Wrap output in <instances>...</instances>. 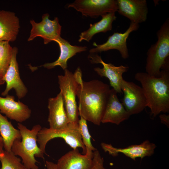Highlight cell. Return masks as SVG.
<instances>
[{
	"instance_id": "cell-1",
	"label": "cell",
	"mask_w": 169,
	"mask_h": 169,
	"mask_svg": "<svg viewBox=\"0 0 169 169\" xmlns=\"http://www.w3.org/2000/svg\"><path fill=\"white\" fill-rule=\"evenodd\" d=\"M76 96L79 100V115L100 125L111 89L108 84L97 79L84 81L80 69L78 70Z\"/></svg>"
},
{
	"instance_id": "cell-2",
	"label": "cell",
	"mask_w": 169,
	"mask_h": 169,
	"mask_svg": "<svg viewBox=\"0 0 169 169\" xmlns=\"http://www.w3.org/2000/svg\"><path fill=\"white\" fill-rule=\"evenodd\" d=\"M161 72L159 77L143 72H137L134 76L141 84L153 118L161 112H169V68L161 69Z\"/></svg>"
},
{
	"instance_id": "cell-3",
	"label": "cell",
	"mask_w": 169,
	"mask_h": 169,
	"mask_svg": "<svg viewBox=\"0 0 169 169\" xmlns=\"http://www.w3.org/2000/svg\"><path fill=\"white\" fill-rule=\"evenodd\" d=\"M22 139L15 140L11 151L21 157L22 163L27 169H38L35 157L44 158V154L37 144V135L42 128L39 124L34 125L32 129H28L21 123H18Z\"/></svg>"
},
{
	"instance_id": "cell-4",
	"label": "cell",
	"mask_w": 169,
	"mask_h": 169,
	"mask_svg": "<svg viewBox=\"0 0 169 169\" xmlns=\"http://www.w3.org/2000/svg\"><path fill=\"white\" fill-rule=\"evenodd\" d=\"M157 40L147 53L146 73L155 77L161 75V69L169 56V19H167L156 33Z\"/></svg>"
},
{
	"instance_id": "cell-5",
	"label": "cell",
	"mask_w": 169,
	"mask_h": 169,
	"mask_svg": "<svg viewBox=\"0 0 169 169\" xmlns=\"http://www.w3.org/2000/svg\"><path fill=\"white\" fill-rule=\"evenodd\" d=\"M64 75L58 76V83L63 99L67 115L70 123L78 124L79 120L78 107L76 101L78 85V70L73 74L67 69Z\"/></svg>"
},
{
	"instance_id": "cell-6",
	"label": "cell",
	"mask_w": 169,
	"mask_h": 169,
	"mask_svg": "<svg viewBox=\"0 0 169 169\" xmlns=\"http://www.w3.org/2000/svg\"><path fill=\"white\" fill-rule=\"evenodd\" d=\"M56 138H63L73 149L78 147L83 150V154H85V147L82 141L78 128V123H69L68 126L63 129L55 130L44 127L38 132L37 142L42 151L46 154L45 148L48 142Z\"/></svg>"
},
{
	"instance_id": "cell-7",
	"label": "cell",
	"mask_w": 169,
	"mask_h": 169,
	"mask_svg": "<svg viewBox=\"0 0 169 169\" xmlns=\"http://www.w3.org/2000/svg\"><path fill=\"white\" fill-rule=\"evenodd\" d=\"M121 88L124 93L121 103L131 115L141 112L147 107L146 98L141 87L123 79Z\"/></svg>"
},
{
	"instance_id": "cell-8",
	"label": "cell",
	"mask_w": 169,
	"mask_h": 169,
	"mask_svg": "<svg viewBox=\"0 0 169 169\" xmlns=\"http://www.w3.org/2000/svg\"><path fill=\"white\" fill-rule=\"evenodd\" d=\"M80 12L83 16L96 18L110 13L117 11L116 0H76L68 5Z\"/></svg>"
},
{
	"instance_id": "cell-9",
	"label": "cell",
	"mask_w": 169,
	"mask_h": 169,
	"mask_svg": "<svg viewBox=\"0 0 169 169\" xmlns=\"http://www.w3.org/2000/svg\"><path fill=\"white\" fill-rule=\"evenodd\" d=\"M49 14L43 15L42 21L36 23L34 20L30 21L32 28L28 41L33 40L38 37L42 38L44 44L54 41L61 37L62 26L59 23L58 18L56 17L53 20L49 19Z\"/></svg>"
},
{
	"instance_id": "cell-10",
	"label": "cell",
	"mask_w": 169,
	"mask_h": 169,
	"mask_svg": "<svg viewBox=\"0 0 169 169\" xmlns=\"http://www.w3.org/2000/svg\"><path fill=\"white\" fill-rule=\"evenodd\" d=\"M139 27V24L131 22L129 28L124 33H114L108 37L105 43L102 44H97L94 43L93 45L95 47L90 49L89 52L90 54H96L111 49H116L119 52L122 58L127 59L129 54L126 40L130 33L137 30Z\"/></svg>"
},
{
	"instance_id": "cell-11",
	"label": "cell",
	"mask_w": 169,
	"mask_h": 169,
	"mask_svg": "<svg viewBox=\"0 0 169 169\" xmlns=\"http://www.w3.org/2000/svg\"><path fill=\"white\" fill-rule=\"evenodd\" d=\"M88 57L91 58L90 61L92 63H100L103 65L102 68L96 67L94 69L97 74L101 77L107 78L112 89L117 93H122L121 85L123 79L122 75L128 71L129 67L122 65L116 66L111 63H106L96 54H90Z\"/></svg>"
},
{
	"instance_id": "cell-12",
	"label": "cell",
	"mask_w": 169,
	"mask_h": 169,
	"mask_svg": "<svg viewBox=\"0 0 169 169\" xmlns=\"http://www.w3.org/2000/svg\"><path fill=\"white\" fill-rule=\"evenodd\" d=\"M18 52L17 47L13 48L9 67L3 80L6 82V87L1 93L5 96L8 95L9 91L14 89L19 99L24 97L27 94L28 89L20 78L18 64L17 60Z\"/></svg>"
},
{
	"instance_id": "cell-13",
	"label": "cell",
	"mask_w": 169,
	"mask_h": 169,
	"mask_svg": "<svg viewBox=\"0 0 169 169\" xmlns=\"http://www.w3.org/2000/svg\"><path fill=\"white\" fill-rule=\"evenodd\" d=\"M102 148L105 152L113 156H118L119 153H122L134 161L137 158L143 159L146 157L152 155L156 148L154 143L146 140L138 145H133L125 148H116L111 144L104 142L100 144Z\"/></svg>"
},
{
	"instance_id": "cell-14",
	"label": "cell",
	"mask_w": 169,
	"mask_h": 169,
	"mask_svg": "<svg viewBox=\"0 0 169 169\" xmlns=\"http://www.w3.org/2000/svg\"><path fill=\"white\" fill-rule=\"evenodd\" d=\"M117 12L131 22L139 24L146 21L148 8L146 0H116Z\"/></svg>"
},
{
	"instance_id": "cell-15",
	"label": "cell",
	"mask_w": 169,
	"mask_h": 169,
	"mask_svg": "<svg viewBox=\"0 0 169 169\" xmlns=\"http://www.w3.org/2000/svg\"><path fill=\"white\" fill-rule=\"evenodd\" d=\"M0 112L11 120L21 123L28 119L31 110L19 100H15V97L7 95L5 97L0 96Z\"/></svg>"
},
{
	"instance_id": "cell-16",
	"label": "cell",
	"mask_w": 169,
	"mask_h": 169,
	"mask_svg": "<svg viewBox=\"0 0 169 169\" xmlns=\"http://www.w3.org/2000/svg\"><path fill=\"white\" fill-rule=\"evenodd\" d=\"M49 114L48 121L49 128L59 130L66 127L69 122L64 106L62 95L60 92L57 96L48 99Z\"/></svg>"
},
{
	"instance_id": "cell-17",
	"label": "cell",
	"mask_w": 169,
	"mask_h": 169,
	"mask_svg": "<svg viewBox=\"0 0 169 169\" xmlns=\"http://www.w3.org/2000/svg\"><path fill=\"white\" fill-rule=\"evenodd\" d=\"M117 93L114 89H111L101 123H110L118 125L128 120L130 116V114L119 101Z\"/></svg>"
},
{
	"instance_id": "cell-18",
	"label": "cell",
	"mask_w": 169,
	"mask_h": 169,
	"mask_svg": "<svg viewBox=\"0 0 169 169\" xmlns=\"http://www.w3.org/2000/svg\"><path fill=\"white\" fill-rule=\"evenodd\" d=\"M19 29V19L15 13L0 10V41H14Z\"/></svg>"
},
{
	"instance_id": "cell-19",
	"label": "cell",
	"mask_w": 169,
	"mask_h": 169,
	"mask_svg": "<svg viewBox=\"0 0 169 169\" xmlns=\"http://www.w3.org/2000/svg\"><path fill=\"white\" fill-rule=\"evenodd\" d=\"M93 156L82 155L78 149H73L62 156L58 160V169H90Z\"/></svg>"
},
{
	"instance_id": "cell-20",
	"label": "cell",
	"mask_w": 169,
	"mask_h": 169,
	"mask_svg": "<svg viewBox=\"0 0 169 169\" xmlns=\"http://www.w3.org/2000/svg\"><path fill=\"white\" fill-rule=\"evenodd\" d=\"M59 45L60 49V54L59 58L55 61L50 63H47L42 66L48 69H51L57 66H59L64 70L67 67L68 60L75 55L77 53L85 51L87 49L86 46H74L61 37L54 41Z\"/></svg>"
},
{
	"instance_id": "cell-21",
	"label": "cell",
	"mask_w": 169,
	"mask_h": 169,
	"mask_svg": "<svg viewBox=\"0 0 169 169\" xmlns=\"http://www.w3.org/2000/svg\"><path fill=\"white\" fill-rule=\"evenodd\" d=\"M101 16L102 18L100 21L91 23L87 30L81 33L79 42L84 40L89 42L95 34L100 32L105 33L112 30V23L117 18L115 13H108Z\"/></svg>"
},
{
	"instance_id": "cell-22",
	"label": "cell",
	"mask_w": 169,
	"mask_h": 169,
	"mask_svg": "<svg viewBox=\"0 0 169 169\" xmlns=\"http://www.w3.org/2000/svg\"><path fill=\"white\" fill-rule=\"evenodd\" d=\"M0 134L3 139L4 150L11 151V148L14 141L22 139L20 131L15 128L7 117L0 112Z\"/></svg>"
},
{
	"instance_id": "cell-23",
	"label": "cell",
	"mask_w": 169,
	"mask_h": 169,
	"mask_svg": "<svg viewBox=\"0 0 169 169\" xmlns=\"http://www.w3.org/2000/svg\"><path fill=\"white\" fill-rule=\"evenodd\" d=\"M13 49L9 42L0 41V79L3 78L9 67Z\"/></svg>"
},
{
	"instance_id": "cell-24",
	"label": "cell",
	"mask_w": 169,
	"mask_h": 169,
	"mask_svg": "<svg viewBox=\"0 0 169 169\" xmlns=\"http://www.w3.org/2000/svg\"><path fill=\"white\" fill-rule=\"evenodd\" d=\"M78 122V128L82 141L84 145L86 152L85 154L93 156V151L97 149L92 145L91 141V136L89 131L87 120L81 115Z\"/></svg>"
},
{
	"instance_id": "cell-25",
	"label": "cell",
	"mask_w": 169,
	"mask_h": 169,
	"mask_svg": "<svg viewBox=\"0 0 169 169\" xmlns=\"http://www.w3.org/2000/svg\"><path fill=\"white\" fill-rule=\"evenodd\" d=\"M2 166L0 169H27L21 163L19 158L12 152L4 150L0 159Z\"/></svg>"
},
{
	"instance_id": "cell-26",
	"label": "cell",
	"mask_w": 169,
	"mask_h": 169,
	"mask_svg": "<svg viewBox=\"0 0 169 169\" xmlns=\"http://www.w3.org/2000/svg\"><path fill=\"white\" fill-rule=\"evenodd\" d=\"M104 160L97 150L93 151L92 164L90 169H107L104 166Z\"/></svg>"
},
{
	"instance_id": "cell-27",
	"label": "cell",
	"mask_w": 169,
	"mask_h": 169,
	"mask_svg": "<svg viewBox=\"0 0 169 169\" xmlns=\"http://www.w3.org/2000/svg\"><path fill=\"white\" fill-rule=\"evenodd\" d=\"M159 117L161 122L166 125L167 127H169V115L165 114L160 115Z\"/></svg>"
},
{
	"instance_id": "cell-28",
	"label": "cell",
	"mask_w": 169,
	"mask_h": 169,
	"mask_svg": "<svg viewBox=\"0 0 169 169\" xmlns=\"http://www.w3.org/2000/svg\"><path fill=\"white\" fill-rule=\"evenodd\" d=\"M46 165L47 169H58L56 164L51 161H46Z\"/></svg>"
},
{
	"instance_id": "cell-29",
	"label": "cell",
	"mask_w": 169,
	"mask_h": 169,
	"mask_svg": "<svg viewBox=\"0 0 169 169\" xmlns=\"http://www.w3.org/2000/svg\"><path fill=\"white\" fill-rule=\"evenodd\" d=\"M3 148V139L1 136H0V159L1 155L2 154L4 150Z\"/></svg>"
},
{
	"instance_id": "cell-30",
	"label": "cell",
	"mask_w": 169,
	"mask_h": 169,
	"mask_svg": "<svg viewBox=\"0 0 169 169\" xmlns=\"http://www.w3.org/2000/svg\"><path fill=\"white\" fill-rule=\"evenodd\" d=\"M5 82V81L3 80L2 79H0V85L4 84Z\"/></svg>"
},
{
	"instance_id": "cell-31",
	"label": "cell",
	"mask_w": 169,
	"mask_h": 169,
	"mask_svg": "<svg viewBox=\"0 0 169 169\" xmlns=\"http://www.w3.org/2000/svg\"></svg>"
}]
</instances>
